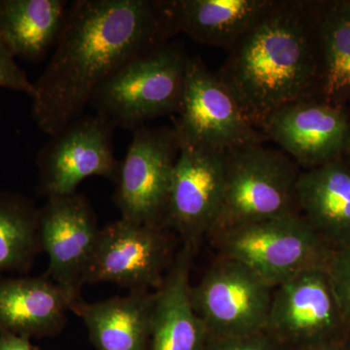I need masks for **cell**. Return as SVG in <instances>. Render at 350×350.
Returning a JSON list of instances; mask_svg holds the SVG:
<instances>
[{"mask_svg": "<svg viewBox=\"0 0 350 350\" xmlns=\"http://www.w3.org/2000/svg\"><path fill=\"white\" fill-rule=\"evenodd\" d=\"M175 36L158 0H76L43 72L33 82L31 116L55 135L84 114L92 96L133 59Z\"/></svg>", "mask_w": 350, "mask_h": 350, "instance_id": "1", "label": "cell"}, {"mask_svg": "<svg viewBox=\"0 0 350 350\" xmlns=\"http://www.w3.org/2000/svg\"><path fill=\"white\" fill-rule=\"evenodd\" d=\"M321 5L275 0L216 73L257 130L280 108L319 98Z\"/></svg>", "mask_w": 350, "mask_h": 350, "instance_id": "2", "label": "cell"}, {"mask_svg": "<svg viewBox=\"0 0 350 350\" xmlns=\"http://www.w3.org/2000/svg\"><path fill=\"white\" fill-rule=\"evenodd\" d=\"M264 144L225 151L222 200L207 239L241 226L300 213L296 185L301 167L280 149Z\"/></svg>", "mask_w": 350, "mask_h": 350, "instance_id": "3", "label": "cell"}, {"mask_svg": "<svg viewBox=\"0 0 350 350\" xmlns=\"http://www.w3.org/2000/svg\"><path fill=\"white\" fill-rule=\"evenodd\" d=\"M189 55L167 42L129 62L94 91L90 105L113 128L135 131L146 122L178 111Z\"/></svg>", "mask_w": 350, "mask_h": 350, "instance_id": "4", "label": "cell"}, {"mask_svg": "<svg viewBox=\"0 0 350 350\" xmlns=\"http://www.w3.org/2000/svg\"><path fill=\"white\" fill-rule=\"evenodd\" d=\"M211 239L218 256L241 262L273 288L326 268L333 252L301 213L241 226Z\"/></svg>", "mask_w": 350, "mask_h": 350, "instance_id": "5", "label": "cell"}, {"mask_svg": "<svg viewBox=\"0 0 350 350\" xmlns=\"http://www.w3.org/2000/svg\"><path fill=\"white\" fill-rule=\"evenodd\" d=\"M172 234L160 225L120 218L100 229L84 285L114 283L130 291H152L175 256Z\"/></svg>", "mask_w": 350, "mask_h": 350, "instance_id": "6", "label": "cell"}, {"mask_svg": "<svg viewBox=\"0 0 350 350\" xmlns=\"http://www.w3.org/2000/svg\"><path fill=\"white\" fill-rule=\"evenodd\" d=\"M174 129L181 144L221 151L266 142L244 117L238 103L216 73L198 56H189L183 93Z\"/></svg>", "mask_w": 350, "mask_h": 350, "instance_id": "7", "label": "cell"}, {"mask_svg": "<svg viewBox=\"0 0 350 350\" xmlns=\"http://www.w3.org/2000/svg\"><path fill=\"white\" fill-rule=\"evenodd\" d=\"M273 289L241 262L218 256L191 295L209 338H237L265 331Z\"/></svg>", "mask_w": 350, "mask_h": 350, "instance_id": "8", "label": "cell"}, {"mask_svg": "<svg viewBox=\"0 0 350 350\" xmlns=\"http://www.w3.org/2000/svg\"><path fill=\"white\" fill-rule=\"evenodd\" d=\"M179 151L174 126H142L135 131L116 180L114 200L121 218L163 226Z\"/></svg>", "mask_w": 350, "mask_h": 350, "instance_id": "9", "label": "cell"}, {"mask_svg": "<svg viewBox=\"0 0 350 350\" xmlns=\"http://www.w3.org/2000/svg\"><path fill=\"white\" fill-rule=\"evenodd\" d=\"M113 130L100 115L83 114L51 135L36 159L38 194L46 199L76 194L92 176L116 182L121 162L113 149Z\"/></svg>", "mask_w": 350, "mask_h": 350, "instance_id": "10", "label": "cell"}, {"mask_svg": "<svg viewBox=\"0 0 350 350\" xmlns=\"http://www.w3.org/2000/svg\"><path fill=\"white\" fill-rule=\"evenodd\" d=\"M265 332L294 350L333 345L347 333L326 268L304 271L273 289Z\"/></svg>", "mask_w": 350, "mask_h": 350, "instance_id": "11", "label": "cell"}, {"mask_svg": "<svg viewBox=\"0 0 350 350\" xmlns=\"http://www.w3.org/2000/svg\"><path fill=\"white\" fill-rule=\"evenodd\" d=\"M179 144L163 226L183 243L199 244L208 238L220 209L225 151Z\"/></svg>", "mask_w": 350, "mask_h": 350, "instance_id": "12", "label": "cell"}, {"mask_svg": "<svg viewBox=\"0 0 350 350\" xmlns=\"http://www.w3.org/2000/svg\"><path fill=\"white\" fill-rule=\"evenodd\" d=\"M260 131L301 170L344 158L350 152V119L335 103L310 98L269 115Z\"/></svg>", "mask_w": 350, "mask_h": 350, "instance_id": "13", "label": "cell"}, {"mask_svg": "<svg viewBox=\"0 0 350 350\" xmlns=\"http://www.w3.org/2000/svg\"><path fill=\"white\" fill-rule=\"evenodd\" d=\"M93 208L78 195L49 198L39 208V234L49 266L45 275L76 299L98 243Z\"/></svg>", "mask_w": 350, "mask_h": 350, "instance_id": "14", "label": "cell"}, {"mask_svg": "<svg viewBox=\"0 0 350 350\" xmlns=\"http://www.w3.org/2000/svg\"><path fill=\"white\" fill-rule=\"evenodd\" d=\"M198 244L183 243L155 290L149 350H206L208 333L192 301L191 269Z\"/></svg>", "mask_w": 350, "mask_h": 350, "instance_id": "15", "label": "cell"}, {"mask_svg": "<svg viewBox=\"0 0 350 350\" xmlns=\"http://www.w3.org/2000/svg\"><path fill=\"white\" fill-rule=\"evenodd\" d=\"M175 34L231 52L275 0H158Z\"/></svg>", "mask_w": 350, "mask_h": 350, "instance_id": "16", "label": "cell"}, {"mask_svg": "<svg viewBox=\"0 0 350 350\" xmlns=\"http://www.w3.org/2000/svg\"><path fill=\"white\" fill-rule=\"evenodd\" d=\"M78 299L47 275L0 276V332L29 338L63 330Z\"/></svg>", "mask_w": 350, "mask_h": 350, "instance_id": "17", "label": "cell"}, {"mask_svg": "<svg viewBox=\"0 0 350 350\" xmlns=\"http://www.w3.org/2000/svg\"><path fill=\"white\" fill-rule=\"evenodd\" d=\"M296 197L299 213L332 250L350 247V163L345 157L301 170Z\"/></svg>", "mask_w": 350, "mask_h": 350, "instance_id": "18", "label": "cell"}, {"mask_svg": "<svg viewBox=\"0 0 350 350\" xmlns=\"http://www.w3.org/2000/svg\"><path fill=\"white\" fill-rule=\"evenodd\" d=\"M155 291H131L124 297L75 301L71 312L84 322L96 350H149Z\"/></svg>", "mask_w": 350, "mask_h": 350, "instance_id": "19", "label": "cell"}, {"mask_svg": "<svg viewBox=\"0 0 350 350\" xmlns=\"http://www.w3.org/2000/svg\"><path fill=\"white\" fill-rule=\"evenodd\" d=\"M68 2L0 0V39L15 57L38 63L56 46Z\"/></svg>", "mask_w": 350, "mask_h": 350, "instance_id": "20", "label": "cell"}, {"mask_svg": "<svg viewBox=\"0 0 350 350\" xmlns=\"http://www.w3.org/2000/svg\"><path fill=\"white\" fill-rule=\"evenodd\" d=\"M319 98L340 105L350 98V1L322 4Z\"/></svg>", "mask_w": 350, "mask_h": 350, "instance_id": "21", "label": "cell"}, {"mask_svg": "<svg viewBox=\"0 0 350 350\" xmlns=\"http://www.w3.org/2000/svg\"><path fill=\"white\" fill-rule=\"evenodd\" d=\"M41 251L38 207L19 193L0 192V276L27 273Z\"/></svg>", "mask_w": 350, "mask_h": 350, "instance_id": "22", "label": "cell"}, {"mask_svg": "<svg viewBox=\"0 0 350 350\" xmlns=\"http://www.w3.org/2000/svg\"><path fill=\"white\" fill-rule=\"evenodd\" d=\"M326 273L345 328L350 334V247L333 250Z\"/></svg>", "mask_w": 350, "mask_h": 350, "instance_id": "23", "label": "cell"}, {"mask_svg": "<svg viewBox=\"0 0 350 350\" xmlns=\"http://www.w3.org/2000/svg\"><path fill=\"white\" fill-rule=\"evenodd\" d=\"M0 88L21 92L31 96L34 94L33 82L27 78L12 53L0 39Z\"/></svg>", "mask_w": 350, "mask_h": 350, "instance_id": "24", "label": "cell"}, {"mask_svg": "<svg viewBox=\"0 0 350 350\" xmlns=\"http://www.w3.org/2000/svg\"><path fill=\"white\" fill-rule=\"evenodd\" d=\"M206 350H286L266 332L243 337L208 338Z\"/></svg>", "mask_w": 350, "mask_h": 350, "instance_id": "25", "label": "cell"}, {"mask_svg": "<svg viewBox=\"0 0 350 350\" xmlns=\"http://www.w3.org/2000/svg\"><path fill=\"white\" fill-rule=\"evenodd\" d=\"M0 350H38L31 338L8 332H0Z\"/></svg>", "mask_w": 350, "mask_h": 350, "instance_id": "26", "label": "cell"}, {"mask_svg": "<svg viewBox=\"0 0 350 350\" xmlns=\"http://www.w3.org/2000/svg\"><path fill=\"white\" fill-rule=\"evenodd\" d=\"M297 350H340L334 345H317V347H306V349Z\"/></svg>", "mask_w": 350, "mask_h": 350, "instance_id": "27", "label": "cell"}, {"mask_svg": "<svg viewBox=\"0 0 350 350\" xmlns=\"http://www.w3.org/2000/svg\"><path fill=\"white\" fill-rule=\"evenodd\" d=\"M345 158H347V161H349V162L350 163V152L349 154H347V156H345Z\"/></svg>", "mask_w": 350, "mask_h": 350, "instance_id": "28", "label": "cell"}, {"mask_svg": "<svg viewBox=\"0 0 350 350\" xmlns=\"http://www.w3.org/2000/svg\"><path fill=\"white\" fill-rule=\"evenodd\" d=\"M347 350H350V345H349V349H347Z\"/></svg>", "mask_w": 350, "mask_h": 350, "instance_id": "29", "label": "cell"}]
</instances>
